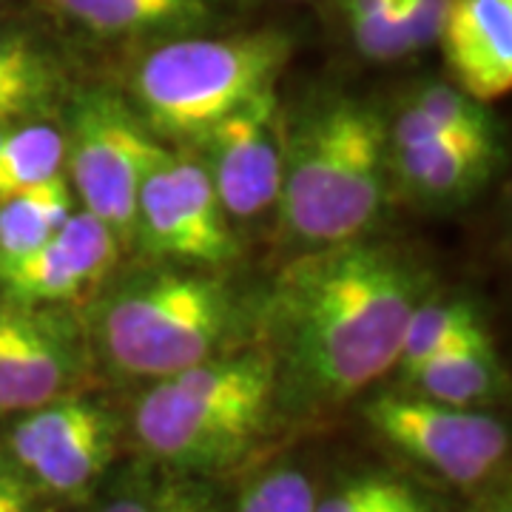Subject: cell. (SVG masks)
Here are the masks:
<instances>
[{"label":"cell","instance_id":"obj_29","mask_svg":"<svg viewBox=\"0 0 512 512\" xmlns=\"http://www.w3.org/2000/svg\"><path fill=\"white\" fill-rule=\"evenodd\" d=\"M487 512H512L510 510V498H501V501H495L493 507H490Z\"/></svg>","mask_w":512,"mask_h":512},{"label":"cell","instance_id":"obj_27","mask_svg":"<svg viewBox=\"0 0 512 512\" xmlns=\"http://www.w3.org/2000/svg\"><path fill=\"white\" fill-rule=\"evenodd\" d=\"M20 120H46L40 111H35L32 106L20 103L15 97H3L0 94V126L6 123H20Z\"/></svg>","mask_w":512,"mask_h":512},{"label":"cell","instance_id":"obj_9","mask_svg":"<svg viewBox=\"0 0 512 512\" xmlns=\"http://www.w3.org/2000/svg\"><path fill=\"white\" fill-rule=\"evenodd\" d=\"M86 373V339L66 308L0 296V416L69 396Z\"/></svg>","mask_w":512,"mask_h":512},{"label":"cell","instance_id":"obj_4","mask_svg":"<svg viewBox=\"0 0 512 512\" xmlns=\"http://www.w3.org/2000/svg\"><path fill=\"white\" fill-rule=\"evenodd\" d=\"M237 330V296L220 276L197 268L131 276L103 299L97 319L106 362L151 382L220 356Z\"/></svg>","mask_w":512,"mask_h":512},{"label":"cell","instance_id":"obj_10","mask_svg":"<svg viewBox=\"0 0 512 512\" xmlns=\"http://www.w3.org/2000/svg\"><path fill=\"white\" fill-rule=\"evenodd\" d=\"M194 143L202 146V165L228 217L254 220L279 200L285 131L276 86L225 114Z\"/></svg>","mask_w":512,"mask_h":512},{"label":"cell","instance_id":"obj_3","mask_svg":"<svg viewBox=\"0 0 512 512\" xmlns=\"http://www.w3.org/2000/svg\"><path fill=\"white\" fill-rule=\"evenodd\" d=\"M274 410V356L259 345L157 379L134 407L131 427L157 464L208 476L248 456Z\"/></svg>","mask_w":512,"mask_h":512},{"label":"cell","instance_id":"obj_6","mask_svg":"<svg viewBox=\"0 0 512 512\" xmlns=\"http://www.w3.org/2000/svg\"><path fill=\"white\" fill-rule=\"evenodd\" d=\"M69 123L66 177L72 191L120 242H131L140 177L157 143L154 134L123 97L100 89L74 100Z\"/></svg>","mask_w":512,"mask_h":512},{"label":"cell","instance_id":"obj_28","mask_svg":"<svg viewBox=\"0 0 512 512\" xmlns=\"http://www.w3.org/2000/svg\"><path fill=\"white\" fill-rule=\"evenodd\" d=\"M393 512H436V510H433V504L421 495V498H416L413 504H407V507H402V510H393Z\"/></svg>","mask_w":512,"mask_h":512},{"label":"cell","instance_id":"obj_1","mask_svg":"<svg viewBox=\"0 0 512 512\" xmlns=\"http://www.w3.org/2000/svg\"><path fill=\"white\" fill-rule=\"evenodd\" d=\"M430 271L393 242L313 248L276 276L262 348L274 356L276 407L311 419L348 404L396 367Z\"/></svg>","mask_w":512,"mask_h":512},{"label":"cell","instance_id":"obj_12","mask_svg":"<svg viewBox=\"0 0 512 512\" xmlns=\"http://www.w3.org/2000/svg\"><path fill=\"white\" fill-rule=\"evenodd\" d=\"M439 43L456 86L490 106L512 89V0H447Z\"/></svg>","mask_w":512,"mask_h":512},{"label":"cell","instance_id":"obj_5","mask_svg":"<svg viewBox=\"0 0 512 512\" xmlns=\"http://www.w3.org/2000/svg\"><path fill=\"white\" fill-rule=\"evenodd\" d=\"M291 52V37L274 29L163 40L131 74V109L151 134L197 140L225 114L274 89Z\"/></svg>","mask_w":512,"mask_h":512},{"label":"cell","instance_id":"obj_25","mask_svg":"<svg viewBox=\"0 0 512 512\" xmlns=\"http://www.w3.org/2000/svg\"><path fill=\"white\" fill-rule=\"evenodd\" d=\"M444 12H447V0H399V18H402L407 55L439 43Z\"/></svg>","mask_w":512,"mask_h":512},{"label":"cell","instance_id":"obj_21","mask_svg":"<svg viewBox=\"0 0 512 512\" xmlns=\"http://www.w3.org/2000/svg\"><path fill=\"white\" fill-rule=\"evenodd\" d=\"M356 52L373 63H393L407 57L399 0H342Z\"/></svg>","mask_w":512,"mask_h":512},{"label":"cell","instance_id":"obj_2","mask_svg":"<svg viewBox=\"0 0 512 512\" xmlns=\"http://www.w3.org/2000/svg\"><path fill=\"white\" fill-rule=\"evenodd\" d=\"M390 163L382 114L362 100L313 106L285 134L279 217L308 248L359 239L379 220Z\"/></svg>","mask_w":512,"mask_h":512},{"label":"cell","instance_id":"obj_26","mask_svg":"<svg viewBox=\"0 0 512 512\" xmlns=\"http://www.w3.org/2000/svg\"><path fill=\"white\" fill-rule=\"evenodd\" d=\"M0 512H46V495L0 450Z\"/></svg>","mask_w":512,"mask_h":512},{"label":"cell","instance_id":"obj_23","mask_svg":"<svg viewBox=\"0 0 512 512\" xmlns=\"http://www.w3.org/2000/svg\"><path fill=\"white\" fill-rule=\"evenodd\" d=\"M421 495L424 493L402 478L359 476L316 501V512H393L413 504Z\"/></svg>","mask_w":512,"mask_h":512},{"label":"cell","instance_id":"obj_22","mask_svg":"<svg viewBox=\"0 0 512 512\" xmlns=\"http://www.w3.org/2000/svg\"><path fill=\"white\" fill-rule=\"evenodd\" d=\"M316 487L296 467H274L239 493L234 512H316Z\"/></svg>","mask_w":512,"mask_h":512},{"label":"cell","instance_id":"obj_11","mask_svg":"<svg viewBox=\"0 0 512 512\" xmlns=\"http://www.w3.org/2000/svg\"><path fill=\"white\" fill-rule=\"evenodd\" d=\"M120 239L92 211H72L52 239L29 254L0 259V293L26 305L69 308L106 282Z\"/></svg>","mask_w":512,"mask_h":512},{"label":"cell","instance_id":"obj_14","mask_svg":"<svg viewBox=\"0 0 512 512\" xmlns=\"http://www.w3.org/2000/svg\"><path fill=\"white\" fill-rule=\"evenodd\" d=\"M390 160L402 185L430 205H453L476 194L490 177L495 146L487 143H419L393 146Z\"/></svg>","mask_w":512,"mask_h":512},{"label":"cell","instance_id":"obj_13","mask_svg":"<svg viewBox=\"0 0 512 512\" xmlns=\"http://www.w3.org/2000/svg\"><path fill=\"white\" fill-rule=\"evenodd\" d=\"M83 32L103 40H174L211 20L208 0H49Z\"/></svg>","mask_w":512,"mask_h":512},{"label":"cell","instance_id":"obj_18","mask_svg":"<svg viewBox=\"0 0 512 512\" xmlns=\"http://www.w3.org/2000/svg\"><path fill=\"white\" fill-rule=\"evenodd\" d=\"M63 92V72L52 49L29 29L0 23V94L32 106L43 117Z\"/></svg>","mask_w":512,"mask_h":512},{"label":"cell","instance_id":"obj_16","mask_svg":"<svg viewBox=\"0 0 512 512\" xmlns=\"http://www.w3.org/2000/svg\"><path fill=\"white\" fill-rule=\"evenodd\" d=\"M92 512H225V507L205 476L160 464V470H131L97 501Z\"/></svg>","mask_w":512,"mask_h":512},{"label":"cell","instance_id":"obj_7","mask_svg":"<svg viewBox=\"0 0 512 512\" xmlns=\"http://www.w3.org/2000/svg\"><path fill=\"white\" fill-rule=\"evenodd\" d=\"M365 419L390 447L458 487L484 484L510 453L504 421L416 393H379Z\"/></svg>","mask_w":512,"mask_h":512},{"label":"cell","instance_id":"obj_17","mask_svg":"<svg viewBox=\"0 0 512 512\" xmlns=\"http://www.w3.org/2000/svg\"><path fill=\"white\" fill-rule=\"evenodd\" d=\"M66 134L46 120L0 126V202L63 174Z\"/></svg>","mask_w":512,"mask_h":512},{"label":"cell","instance_id":"obj_19","mask_svg":"<svg viewBox=\"0 0 512 512\" xmlns=\"http://www.w3.org/2000/svg\"><path fill=\"white\" fill-rule=\"evenodd\" d=\"M74 211V191L66 174L0 202V259L29 254L57 234Z\"/></svg>","mask_w":512,"mask_h":512},{"label":"cell","instance_id":"obj_20","mask_svg":"<svg viewBox=\"0 0 512 512\" xmlns=\"http://www.w3.org/2000/svg\"><path fill=\"white\" fill-rule=\"evenodd\" d=\"M481 328L478 311L464 299H424L413 311L402 336V348L396 359L399 376L410 379L421 365H427L441 350L453 348L456 342L467 339L473 330Z\"/></svg>","mask_w":512,"mask_h":512},{"label":"cell","instance_id":"obj_8","mask_svg":"<svg viewBox=\"0 0 512 512\" xmlns=\"http://www.w3.org/2000/svg\"><path fill=\"white\" fill-rule=\"evenodd\" d=\"M120 419L86 396H60L20 413L0 450L43 495L72 498L109 470Z\"/></svg>","mask_w":512,"mask_h":512},{"label":"cell","instance_id":"obj_15","mask_svg":"<svg viewBox=\"0 0 512 512\" xmlns=\"http://www.w3.org/2000/svg\"><path fill=\"white\" fill-rule=\"evenodd\" d=\"M407 393H416L450 407L476 410L478 404L493 402L504 390V373L484 325L453 348L441 350L427 365H421L410 379H404Z\"/></svg>","mask_w":512,"mask_h":512},{"label":"cell","instance_id":"obj_24","mask_svg":"<svg viewBox=\"0 0 512 512\" xmlns=\"http://www.w3.org/2000/svg\"><path fill=\"white\" fill-rule=\"evenodd\" d=\"M410 103L456 134L495 143V126L487 106L467 92H461L458 86H441V83L424 86Z\"/></svg>","mask_w":512,"mask_h":512},{"label":"cell","instance_id":"obj_30","mask_svg":"<svg viewBox=\"0 0 512 512\" xmlns=\"http://www.w3.org/2000/svg\"><path fill=\"white\" fill-rule=\"evenodd\" d=\"M0 3H3V0H0Z\"/></svg>","mask_w":512,"mask_h":512}]
</instances>
